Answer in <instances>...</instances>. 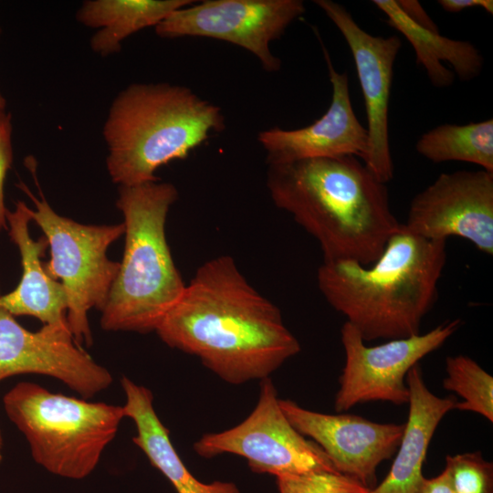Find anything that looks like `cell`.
<instances>
[{"mask_svg": "<svg viewBox=\"0 0 493 493\" xmlns=\"http://www.w3.org/2000/svg\"><path fill=\"white\" fill-rule=\"evenodd\" d=\"M305 12L301 0H205L174 11L154 30L163 38L200 37L234 44L256 56L266 71L276 72L281 60L270 44Z\"/></svg>", "mask_w": 493, "mask_h": 493, "instance_id": "9", "label": "cell"}, {"mask_svg": "<svg viewBox=\"0 0 493 493\" xmlns=\"http://www.w3.org/2000/svg\"><path fill=\"white\" fill-rule=\"evenodd\" d=\"M399 8L413 22L420 26L433 31H438V27L431 17L425 11L418 1L415 0H396Z\"/></svg>", "mask_w": 493, "mask_h": 493, "instance_id": "26", "label": "cell"}, {"mask_svg": "<svg viewBox=\"0 0 493 493\" xmlns=\"http://www.w3.org/2000/svg\"><path fill=\"white\" fill-rule=\"evenodd\" d=\"M18 186L35 205L31 221L43 231L50 259L43 263L47 274L60 279L67 295V323L76 342L90 345L88 320L90 309H102L120 262L110 260V245L124 235V224L84 225L55 212L45 197H36L24 184Z\"/></svg>", "mask_w": 493, "mask_h": 493, "instance_id": "7", "label": "cell"}, {"mask_svg": "<svg viewBox=\"0 0 493 493\" xmlns=\"http://www.w3.org/2000/svg\"><path fill=\"white\" fill-rule=\"evenodd\" d=\"M387 16V24L404 36L412 45L416 64L425 69L431 84L437 88L452 85L454 73L442 62L449 63L464 81L477 78L482 71L484 59L469 41L455 40L413 22L399 8L396 0H373Z\"/></svg>", "mask_w": 493, "mask_h": 493, "instance_id": "19", "label": "cell"}, {"mask_svg": "<svg viewBox=\"0 0 493 493\" xmlns=\"http://www.w3.org/2000/svg\"><path fill=\"white\" fill-rule=\"evenodd\" d=\"M12 115L10 112L0 113V230L6 227V213L5 205V181L13 163L12 145Z\"/></svg>", "mask_w": 493, "mask_h": 493, "instance_id": "25", "label": "cell"}, {"mask_svg": "<svg viewBox=\"0 0 493 493\" xmlns=\"http://www.w3.org/2000/svg\"><path fill=\"white\" fill-rule=\"evenodd\" d=\"M194 3L193 0H87L76 13L85 26L100 28L90 38L91 50L108 57L121 49V43L132 34L156 26L174 11Z\"/></svg>", "mask_w": 493, "mask_h": 493, "instance_id": "20", "label": "cell"}, {"mask_svg": "<svg viewBox=\"0 0 493 493\" xmlns=\"http://www.w3.org/2000/svg\"><path fill=\"white\" fill-rule=\"evenodd\" d=\"M409 414L396 456L386 477L368 493H420L422 468L429 443L456 398H440L428 390L418 364L408 372Z\"/></svg>", "mask_w": 493, "mask_h": 493, "instance_id": "17", "label": "cell"}, {"mask_svg": "<svg viewBox=\"0 0 493 493\" xmlns=\"http://www.w3.org/2000/svg\"><path fill=\"white\" fill-rule=\"evenodd\" d=\"M437 3L448 13H459L469 7H482L488 14H493L492 0H439Z\"/></svg>", "mask_w": 493, "mask_h": 493, "instance_id": "27", "label": "cell"}, {"mask_svg": "<svg viewBox=\"0 0 493 493\" xmlns=\"http://www.w3.org/2000/svg\"><path fill=\"white\" fill-rule=\"evenodd\" d=\"M24 373L58 379L84 399L112 383L110 372L76 342L68 324L30 331L0 308V381Z\"/></svg>", "mask_w": 493, "mask_h": 493, "instance_id": "12", "label": "cell"}, {"mask_svg": "<svg viewBox=\"0 0 493 493\" xmlns=\"http://www.w3.org/2000/svg\"><path fill=\"white\" fill-rule=\"evenodd\" d=\"M445 470L456 493H493V465L479 451L446 456Z\"/></svg>", "mask_w": 493, "mask_h": 493, "instance_id": "23", "label": "cell"}, {"mask_svg": "<svg viewBox=\"0 0 493 493\" xmlns=\"http://www.w3.org/2000/svg\"><path fill=\"white\" fill-rule=\"evenodd\" d=\"M30 209L23 201L6 213L12 242L18 248L22 275L16 288L0 295V308L13 316L27 315L44 324L67 323V295L63 286L50 278L41 261L48 246L45 236L35 240L29 233Z\"/></svg>", "mask_w": 493, "mask_h": 493, "instance_id": "16", "label": "cell"}, {"mask_svg": "<svg viewBox=\"0 0 493 493\" xmlns=\"http://www.w3.org/2000/svg\"><path fill=\"white\" fill-rule=\"evenodd\" d=\"M420 493H456L447 472L444 469L443 472L433 477L424 479Z\"/></svg>", "mask_w": 493, "mask_h": 493, "instance_id": "28", "label": "cell"}, {"mask_svg": "<svg viewBox=\"0 0 493 493\" xmlns=\"http://www.w3.org/2000/svg\"><path fill=\"white\" fill-rule=\"evenodd\" d=\"M275 205L319 243L323 261L373 263L399 229L386 184L356 156L268 164Z\"/></svg>", "mask_w": 493, "mask_h": 493, "instance_id": "2", "label": "cell"}, {"mask_svg": "<svg viewBox=\"0 0 493 493\" xmlns=\"http://www.w3.org/2000/svg\"><path fill=\"white\" fill-rule=\"evenodd\" d=\"M279 493H368L358 480L339 472L313 471L276 477Z\"/></svg>", "mask_w": 493, "mask_h": 493, "instance_id": "24", "label": "cell"}, {"mask_svg": "<svg viewBox=\"0 0 493 493\" xmlns=\"http://www.w3.org/2000/svg\"><path fill=\"white\" fill-rule=\"evenodd\" d=\"M446 262V241L421 237L401 224L373 263L323 261L317 282L364 341L404 339L420 333Z\"/></svg>", "mask_w": 493, "mask_h": 493, "instance_id": "3", "label": "cell"}, {"mask_svg": "<svg viewBox=\"0 0 493 493\" xmlns=\"http://www.w3.org/2000/svg\"><path fill=\"white\" fill-rule=\"evenodd\" d=\"M1 33H2V28L0 26V35H1ZM5 108H6V100H5V97L0 92V113L3 112V111H5Z\"/></svg>", "mask_w": 493, "mask_h": 493, "instance_id": "29", "label": "cell"}, {"mask_svg": "<svg viewBox=\"0 0 493 493\" xmlns=\"http://www.w3.org/2000/svg\"><path fill=\"white\" fill-rule=\"evenodd\" d=\"M415 149L435 163L466 162L493 173V120L436 126L418 139Z\"/></svg>", "mask_w": 493, "mask_h": 493, "instance_id": "21", "label": "cell"}, {"mask_svg": "<svg viewBox=\"0 0 493 493\" xmlns=\"http://www.w3.org/2000/svg\"><path fill=\"white\" fill-rule=\"evenodd\" d=\"M443 386L463 398L455 409L471 411L493 422V378L477 362L465 355L448 356Z\"/></svg>", "mask_w": 493, "mask_h": 493, "instance_id": "22", "label": "cell"}, {"mask_svg": "<svg viewBox=\"0 0 493 493\" xmlns=\"http://www.w3.org/2000/svg\"><path fill=\"white\" fill-rule=\"evenodd\" d=\"M155 332L231 384L267 378L300 351L279 309L247 281L230 256L197 268Z\"/></svg>", "mask_w": 493, "mask_h": 493, "instance_id": "1", "label": "cell"}, {"mask_svg": "<svg viewBox=\"0 0 493 493\" xmlns=\"http://www.w3.org/2000/svg\"><path fill=\"white\" fill-rule=\"evenodd\" d=\"M3 404L33 459L51 474L71 479L96 468L125 417L122 406L54 393L29 382L13 386Z\"/></svg>", "mask_w": 493, "mask_h": 493, "instance_id": "6", "label": "cell"}, {"mask_svg": "<svg viewBox=\"0 0 493 493\" xmlns=\"http://www.w3.org/2000/svg\"><path fill=\"white\" fill-rule=\"evenodd\" d=\"M460 323V320H455L425 334L367 346L358 330L345 321L341 339L346 360L339 378L335 410L347 411L357 404L371 401L408 404L406 374L421 359L440 348Z\"/></svg>", "mask_w": 493, "mask_h": 493, "instance_id": "10", "label": "cell"}, {"mask_svg": "<svg viewBox=\"0 0 493 493\" xmlns=\"http://www.w3.org/2000/svg\"><path fill=\"white\" fill-rule=\"evenodd\" d=\"M225 128L220 107L185 86L131 84L113 100L103 126L108 173L119 186L158 182L160 167L187 158Z\"/></svg>", "mask_w": 493, "mask_h": 493, "instance_id": "4", "label": "cell"}, {"mask_svg": "<svg viewBox=\"0 0 493 493\" xmlns=\"http://www.w3.org/2000/svg\"><path fill=\"white\" fill-rule=\"evenodd\" d=\"M404 226L432 240L457 236L493 254V173H441L411 201Z\"/></svg>", "mask_w": 493, "mask_h": 493, "instance_id": "11", "label": "cell"}, {"mask_svg": "<svg viewBox=\"0 0 493 493\" xmlns=\"http://www.w3.org/2000/svg\"><path fill=\"white\" fill-rule=\"evenodd\" d=\"M320 44L332 87L330 107L309 126L260 131L257 141L266 152L267 165L341 155L356 156L362 163L367 158L368 133L353 110L348 75L334 68L326 47Z\"/></svg>", "mask_w": 493, "mask_h": 493, "instance_id": "15", "label": "cell"}, {"mask_svg": "<svg viewBox=\"0 0 493 493\" xmlns=\"http://www.w3.org/2000/svg\"><path fill=\"white\" fill-rule=\"evenodd\" d=\"M2 451H3V437H2L1 431H0V463H1L2 458H3Z\"/></svg>", "mask_w": 493, "mask_h": 493, "instance_id": "30", "label": "cell"}, {"mask_svg": "<svg viewBox=\"0 0 493 493\" xmlns=\"http://www.w3.org/2000/svg\"><path fill=\"white\" fill-rule=\"evenodd\" d=\"M339 29L354 59L367 116L369 152L363 163L381 182L393 176L388 112L395 58L401 48L397 36L375 37L364 31L341 5L331 0H315Z\"/></svg>", "mask_w": 493, "mask_h": 493, "instance_id": "13", "label": "cell"}, {"mask_svg": "<svg viewBox=\"0 0 493 493\" xmlns=\"http://www.w3.org/2000/svg\"><path fill=\"white\" fill-rule=\"evenodd\" d=\"M178 198L170 183L119 186L125 246L118 274L100 310L105 330L155 331L185 284L167 243L165 224Z\"/></svg>", "mask_w": 493, "mask_h": 493, "instance_id": "5", "label": "cell"}, {"mask_svg": "<svg viewBox=\"0 0 493 493\" xmlns=\"http://www.w3.org/2000/svg\"><path fill=\"white\" fill-rule=\"evenodd\" d=\"M279 405L293 427L318 444L335 469L372 489L376 468L397 451L405 424H380L355 414H327L291 400Z\"/></svg>", "mask_w": 493, "mask_h": 493, "instance_id": "14", "label": "cell"}, {"mask_svg": "<svg viewBox=\"0 0 493 493\" xmlns=\"http://www.w3.org/2000/svg\"><path fill=\"white\" fill-rule=\"evenodd\" d=\"M121 382L126 398L122 405L124 416L134 422L137 430L133 443L171 482L177 493H240L233 482L217 480L204 483L198 480L173 446L169 430L154 410L152 393L128 377H122Z\"/></svg>", "mask_w": 493, "mask_h": 493, "instance_id": "18", "label": "cell"}, {"mask_svg": "<svg viewBox=\"0 0 493 493\" xmlns=\"http://www.w3.org/2000/svg\"><path fill=\"white\" fill-rule=\"evenodd\" d=\"M205 458L234 454L246 459L253 472L275 477L313 471L338 472L324 450L289 423L270 379L260 381L257 404L237 425L205 434L194 444Z\"/></svg>", "mask_w": 493, "mask_h": 493, "instance_id": "8", "label": "cell"}]
</instances>
